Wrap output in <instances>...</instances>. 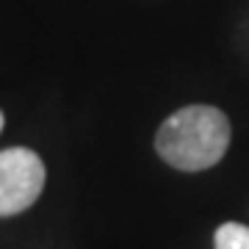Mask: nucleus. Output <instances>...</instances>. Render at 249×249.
I'll use <instances>...</instances> for the list:
<instances>
[{
    "label": "nucleus",
    "mask_w": 249,
    "mask_h": 249,
    "mask_svg": "<svg viewBox=\"0 0 249 249\" xmlns=\"http://www.w3.org/2000/svg\"><path fill=\"white\" fill-rule=\"evenodd\" d=\"M160 158L183 172H202L224 158L230 147V122L219 108L188 106L172 114L155 136Z\"/></svg>",
    "instance_id": "obj_1"
},
{
    "label": "nucleus",
    "mask_w": 249,
    "mask_h": 249,
    "mask_svg": "<svg viewBox=\"0 0 249 249\" xmlns=\"http://www.w3.org/2000/svg\"><path fill=\"white\" fill-rule=\"evenodd\" d=\"M0 130H3V114H0Z\"/></svg>",
    "instance_id": "obj_4"
},
{
    "label": "nucleus",
    "mask_w": 249,
    "mask_h": 249,
    "mask_svg": "<svg viewBox=\"0 0 249 249\" xmlns=\"http://www.w3.org/2000/svg\"><path fill=\"white\" fill-rule=\"evenodd\" d=\"M216 249H249V227L227 222L216 230Z\"/></svg>",
    "instance_id": "obj_3"
},
{
    "label": "nucleus",
    "mask_w": 249,
    "mask_h": 249,
    "mask_svg": "<svg viewBox=\"0 0 249 249\" xmlns=\"http://www.w3.org/2000/svg\"><path fill=\"white\" fill-rule=\"evenodd\" d=\"M45 188V163L34 150L0 152V216H14L36 202Z\"/></svg>",
    "instance_id": "obj_2"
}]
</instances>
